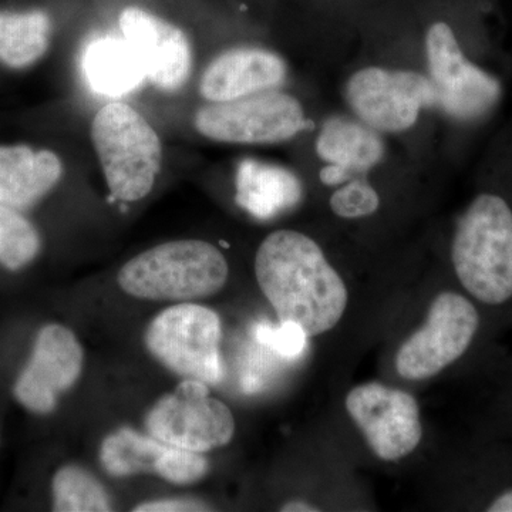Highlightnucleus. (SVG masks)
I'll return each instance as SVG.
<instances>
[{
	"instance_id": "22",
	"label": "nucleus",
	"mask_w": 512,
	"mask_h": 512,
	"mask_svg": "<svg viewBox=\"0 0 512 512\" xmlns=\"http://www.w3.org/2000/svg\"><path fill=\"white\" fill-rule=\"evenodd\" d=\"M42 241L32 222L0 202V265L18 271L39 254Z\"/></svg>"
},
{
	"instance_id": "1",
	"label": "nucleus",
	"mask_w": 512,
	"mask_h": 512,
	"mask_svg": "<svg viewBox=\"0 0 512 512\" xmlns=\"http://www.w3.org/2000/svg\"><path fill=\"white\" fill-rule=\"evenodd\" d=\"M255 275L279 322L299 326L308 338L335 328L348 308L342 276L318 242L302 232L269 234L256 252Z\"/></svg>"
},
{
	"instance_id": "8",
	"label": "nucleus",
	"mask_w": 512,
	"mask_h": 512,
	"mask_svg": "<svg viewBox=\"0 0 512 512\" xmlns=\"http://www.w3.org/2000/svg\"><path fill=\"white\" fill-rule=\"evenodd\" d=\"M146 427L165 444L207 453L231 443L237 424L227 404L211 396L207 383L185 379L154 404Z\"/></svg>"
},
{
	"instance_id": "19",
	"label": "nucleus",
	"mask_w": 512,
	"mask_h": 512,
	"mask_svg": "<svg viewBox=\"0 0 512 512\" xmlns=\"http://www.w3.org/2000/svg\"><path fill=\"white\" fill-rule=\"evenodd\" d=\"M175 454L177 447L127 427L107 436L100 448L101 464L114 477L156 474L168 481Z\"/></svg>"
},
{
	"instance_id": "6",
	"label": "nucleus",
	"mask_w": 512,
	"mask_h": 512,
	"mask_svg": "<svg viewBox=\"0 0 512 512\" xmlns=\"http://www.w3.org/2000/svg\"><path fill=\"white\" fill-rule=\"evenodd\" d=\"M480 328V315L466 296L441 292L431 302L424 325L397 350V373L406 380L431 379L457 362Z\"/></svg>"
},
{
	"instance_id": "17",
	"label": "nucleus",
	"mask_w": 512,
	"mask_h": 512,
	"mask_svg": "<svg viewBox=\"0 0 512 512\" xmlns=\"http://www.w3.org/2000/svg\"><path fill=\"white\" fill-rule=\"evenodd\" d=\"M83 72L94 93L113 99L133 93L147 80L140 57L124 37L93 40L84 52Z\"/></svg>"
},
{
	"instance_id": "14",
	"label": "nucleus",
	"mask_w": 512,
	"mask_h": 512,
	"mask_svg": "<svg viewBox=\"0 0 512 512\" xmlns=\"http://www.w3.org/2000/svg\"><path fill=\"white\" fill-rule=\"evenodd\" d=\"M286 64L269 50L244 47L212 60L202 73L200 93L210 103H224L268 92L284 82Z\"/></svg>"
},
{
	"instance_id": "2",
	"label": "nucleus",
	"mask_w": 512,
	"mask_h": 512,
	"mask_svg": "<svg viewBox=\"0 0 512 512\" xmlns=\"http://www.w3.org/2000/svg\"><path fill=\"white\" fill-rule=\"evenodd\" d=\"M454 272L477 301L512 298V210L504 198L480 194L461 215L451 244Z\"/></svg>"
},
{
	"instance_id": "16",
	"label": "nucleus",
	"mask_w": 512,
	"mask_h": 512,
	"mask_svg": "<svg viewBox=\"0 0 512 512\" xmlns=\"http://www.w3.org/2000/svg\"><path fill=\"white\" fill-rule=\"evenodd\" d=\"M63 174L53 151L28 146H0V202L9 207H30L53 190Z\"/></svg>"
},
{
	"instance_id": "24",
	"label": "nucleus",
	"mask_w": 512,
	"mask_h": 512,
	"mask_svg": "<svg viewBox=\"0 0 512 512\" xmlns=\"http://www.w3.org/2000/svg\"><path fill=\"white\" fill-rule=\"evenodd\" d=\"M258 336L262 343L288 357L298 356L305 345V339L308 338L303 330L293 323H281L279 328L262 326Z\"/></svg>"
},
{
	"instance_id": "23",
	"label": "nucleus",
	"mask_w": 512,
	"mask_h": 512,
	"mask_svg": "<svg viewBox=\"0 0 512 512\" xmlns=\"http://www.w3.org/2000/svg\"><path fill=\"white\" fill-rule=\"evenodd\" d=\"M329 205L338 217L357 220L375 214L379 210L380 197L366 180L352 178L330 195Z\"/></svg>"
},
{
	"instance_id": "18",
	"label": "nucleus",
	"mask_w": 512,
	"mask_h": 512,
	"mask_svg": "<svg viewBox=\"0 0 512 512\" xmlns=\"http://www.w3.org/2000/svg\"><path fill=\"white\" fill-rule=\"evenodd\" d=\"M296 175L279 165L245 160L237 174V202L259 220H269L301 200Z\"/></svg>"
},
{
	"instance_id": "26",
	"label": "nucleus",
	"mask_w": 512,
	"mask_h": 512,
	"mask_svg": "<svg viewBox=\"0 0 512 512\" xmlns=\"http://www.w3.org/2000/svg\"><path fill=\"white\" fill-rule=\"evenodd\" d=\"M490 512H512V490L498 495L497 498L487 508Z\"/></svg>"
},
{
	"instance_id": "10",
	"label": "nucleus",
	"mask_w": 512,
	"mask_h": 512,
	"mask_svg": "<svg viewBox=\"0 0 512 512\" xmlns=\"http://www.w3.org/2000/svg\"><path fill=\"white\" fill-rule=\"evenodd\" d=\"M426 55L436 107L448 116L478 119L500 100V82L467 59L448 23L436 22L427 30Z\"/></svg>"
},
{
	"instance_id": "7",
	"label": "nucleus",
	"mask_w": 512,
	"mask_h": 512,
	"mask_svg": "<svg viewBox=\"0 0 512 512\" xmlns=\"http://www.w3.org/2000/svg\"><path fill=\"white\" fill-rule=\"evenodd\" d=\"M194 124L202 137L217 143L276 144L305 130L306 117L291 94L268 90L201 107Z\"/></svg>"
},
{
	"instance_id": "5",
	"label": "nucleus",
	"mask_w": 512,
	"mask_h": 512,
	"mask_svg": "<svg viewBox=\"0 0 512 512\" xmlns=\"http://www.w3.org/2000/svg\"><path fill=\"white\" fill-rule=\"evenodd\" d=\"M221 320L197 303H178L158 313L146 332L148 352L175 375L220 383Z\"/></svg>"
},
{
	"instance_id": "21",
	"label": "nucleus",
	"mask_w": 512,
	"mask_h": 512,
	"mask_svg": "<svg viewBox=\"0 0 512 512\" xmlns=\"http://www.w3.org/2000/svg\"><path fill=\"white\" fill-rule=\"evenodd\" d=\"M53 510L57 512L110 511L109 495L93 474L79 466L57 470L52 483Z\"/></svg>"
},
{
	"instance_id": "15",
	"label": "nucleus",
	"mask_w": 512,
	"mask_h": 512,
	"mask_svg": "<svg viewBox=\"0 0 512 512\" xmlns=\"http://www.w3.org/2000/svg\"><path fill=\"white\" fill-rule=\"evenodd\" d=\"M316 153L326 163L320 181L342 185L376 167L384 156V144L377 131L365 123L333 117L320 128Z\"/></svg>"
},
{
	"instance_id": "4",
	"label": "nucleus",
	"mask_w": 512,
	"mask_h": 512,
	"mask_svg": "<svg viewBox=\"0 0 512 512\" xmlns=\"http://www.w3.org/2000/svg\"><path fill=\"white\" fill-rule=\"evenodd\" d=\"M92 141L116 200L136 202L150 194L161 170L163 147L156 130L136 109L120 101L101 107L93 119Z\"/></svg>"
},
{
	"instance_id": "11",
	"label": "nucleus",
	"mask_w": 512,
	"mask_h": 512,
	"mask_svg": "<svg viewBox=\"0 0 512 512\" xmlns=\"http://www.w3.org/2000/svg\"><path fill=\"white\" fill-rule=\"evenodd\" d=\"M345 406L380 460H402L423 439L419 403L404 390L379 382L359 384L346 396Z\"/></svg>"
},
{
	"instance_id": "9",
	"label": "nucleus",
	"mask_w": 512,
	"mask_h": 512,
	"mask_svg": "<svg viewBox=\"0 0 512 512\" xmlns=\"http://www.w3.org/2000/svg\"><path fill=\"white\" fill-rule=\"evenodd\" d=\"M346 100L366 126L403 133L417 123L424 107H436V89L423 74L369 66L350 77Z\"/></svg>"
},
{
	"instance_id": "13",
	"label": "nucleus",
	"mask_w": 512,
	"mask_h": 512,
	"mask_svg": "<svg viewBox=\"0 0 512 512\" xmlns=\"http://www.w3.org/2000/svg\"><path fill=\"white\" fill-rule=\"evenodd\" d=\"M120 29L136 50L148 82L163 92H178L190 79L192 47L183 29L136 6L121 12Z\"/></svg>"
},
{
	"instance_id": "20",
	"label": "nucleus",
	"mask_w": 512,
	"mask_h": 512,
	"mask_svg": "<svg viewBox=\"0 0 512 512\" xmlns=\"http://www.w3.org/2000/svg\"><path fill=\"white\" fill-rule=\"evenodd\" d=\"M52 20L43 10L0 12V62L13 69L36 63L45 55Z\"/></svg>"
},
{
	"instance_id": "3",
	"label": "nucleus",
	"mask_w": 512,
	"mask_h": 512,
	"mask_svg": "<svg viewBox=\"0 0 512 512\" xmlns=\"http://www.w3.org/2000/svg\"><path fill=\"white\" fill-rule=\"evenodd\" d=\"M220 249L200 239L165 242L141 252L120 269V288L144 301L188 302L208 298L227 284Z\"/></svg>"
},
{
	"instance_id": "12",
	"label": "nucleus",
	"mask_w": 512,
	"mask_h": 512,
	"mask_svg": "<svg viewBox=\"0 0 512 512\" xmlns=\"http://www.w3.org/2000/svg\"><path fill=\"white\" fill-rule=\"evenodd\" d=\"M83 349L72 330L50 323L37 333L28 365L15 383L16 400L29 412L49 414L60 394L79 380Z\"/></svg>"
},
{
	"instance_id": "27",
	"label": "nucleus",
	"mask_w": 512,
	"mask_h": 512,
	"mask_svg": "<svg viewBox=\"0 0 512 512\" xmlns=\"http://www.w3.org/2000/svg\"><path fill=\"white\" fill-rule=\"evenodd\" d=\"M281 511H284V512H318V511H320V508L316 507V505L308 503V501L292 500V501H288V503H285L284 505H282Z\"/></svg>"
},
{
	"instance_id": "25",
	"label": "nucleus",
	"mask_w": 512,
	"mask_h": 512,
	"mask_svg": "<svg viewBox=\"0 0 512 512\" xmlns=\"http://www.w3.org/2000/svg\"><path fill=\"white\" fill-rule=\"evenodd\" d=\"M208 508L200 501L187 500V498H170V500L150 501L134 508L137 512H180V511H207Z\"/></svg>"
}]
</instances>
